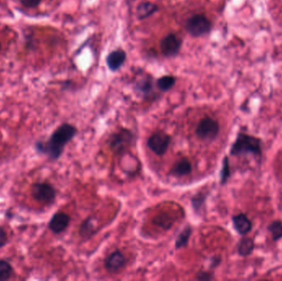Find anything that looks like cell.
<instances>
[{
  "mask_svg": "<svg viewBox=\"0 0 282 281\" xmlns=\"http://www.w3.org/2000/svg\"><path fill=\"white\" fill-rule=\"evenodd\" d=\"M77 134V129L72 125L64 123L52 133L47 141H37L35 149L39 154L47 156L51 161H57L63 153L66 144Z\"/></svg>",
  "mask_w": 282,
  "mask_h": 281,
  "instance_id": "obj_1",
  "label": "cell"
},
{
  "mask_svg": "<svg viewBox=\"0 0 282 281\" xmlns=\"http://www.w3.org/2000/svg\"><path fill=\"white\" fill-rule=\"evenodd\" d=\"M230 153L232 156L253 155L262 157V141L253 135L239 133Z\"/></svg>",
  "mask_w": 282,
  "mask_h": 281,
  "instance_id": "obj_2",
  "label": "cell"
},
{
  "mask_svg": "<svg viewBox=\"0 0 282 281\" xmlns=\"http://www.w3.org/2000/svg\"><path fill=\"white\" fill-rule=\"evenodd\" d=\"M197 279L199 280H210L213 279L212 275L207 272H201L197 275Z\"/></svg>",
  "mask_w": 282,
  "mask_h": 281,
  "instance_id": "obj_25",
  "label": "cell"
},
{
  "mask_svg": "<svg viewBox=\"0 0 282 281\" xmlns=\"http://www.w3.org/2000/svg\"><path fill=\"white\" fill-rule=\"evenodd\" d=\"M126 59H127V54L125 51L122 50H115V51L111 52V54L107 57L106 63L110 70L116 71L122 67Z\"/></svg>",
  "mask_w": 282,
  "mask_h": 281,
  "instance_id": "obj_12",
  "label": "cell"
},
{
  "mask_svg": "<svg viewBox=\"0 0 282 281\" xmlns=\"http://www.w3.org/2000/svg\"><path fill=\"white\" fill-rule=\"evenodd\" d=\"M14 274V268L6 260H0V281L11 279Z\"/></svg>",
  "mask_w": 282,
  "mask_h": 281,
  "instance_id": "obj_18",
  "label": "cell"
},
{
  "mask_svg": "<svg viewBox=\"0 0 282 281\" xmlns=\"http://www.w3.org/2000/svg\"><path fill=\"white\" fill-rule=\"evenodd\" d=\"M158 87L160 90L166 92L173 88V86L175 84V78L172 76H163L161 79H158Z\"/></svg>",
  "mask_w": 282,
  "mask_h": 281,
  "instance_id": "obj_21",
  "label": "cell"
},
{
  "mask_svg": "<svg viewBox=\"0 0 282 281\" xmlns=\"http://www.w3.org/2000/svg\"><path fill=\"white\" fill-rule=\"evenodd\" d=\"M219 125L215 120L205 117L199 122L196 134L201 140H213L218 136Z\"/></svg>",
  "mask_w": 282,
  "mask_h": 281,
  "instance_id": "obj_5",
  "label": "cell"
},
{
  "mask_svg": "<svg viewBox=\"0 0 282 281\" xmlns=\"http://www.w3.org/2000/svg\"><path fill=\"white\" fill-rule=\"evenodd\" d=\"M157 9H158V7L152 3H142L137 8L138 18L140 19H145L148 17L151 16L152 14L157 11Z\"/></svg>",
  "mask_w": 282,
  "mask_h": 281,
  "instance_id": "obj_16",
  "label": "cell"
},
{
  "mask_svg": "<svg viewBox=\"0 0 282 281\" xmlns=\"http://www.w3.org/2000/svg\"><path fill=\"white\" fill-rule=\"evenodd\" d=\"M70 216L64 212H57L50 218L48 227L54 234H60L66 231L70 223Z\"/></svg>",
  "mask_w": 282,
  "mask_h": 281,
  "instance_id": "obj_8",
  "label": "cell"
},
{
  "mask_svg": "<svg viewBox=\"0 0 282 281\" xmlns=\"http://www.w3.org/2000/svg\"><path fill=\"white\" fill-rule=\"evenodd\" d=\"M233 225L238 234L246 236L253 230V223L248 216L243 213L232 217Z\"/></svg>",
  "mask_w": 282,
  "mask_h": 281,
  "instance_id": "obj_10",
  "label": "cell"
},
{
  "mask_svg": "<svg viewBox=\"0 0 282 281\" xmlns=\"http://www.w3.org/2000/svg\"><path fill=\"white\" fill-rule=\"evenodd\" d=\"M96 223L93 220V218H88L82 223L80 229H79V234L81 237L84 239H89L93 236V234H96Z\"/></svg>",
  "mask_w": 282,
  "mask_h": 281,
  "instance_id": "obj_15",
  "label": "cell"
},
{
  "mask_svg": "<svg viewBox=\"0 0 282 281\" xmlns=\"http://www.w3.org/2000/svg\"><path fill=\"white\" fill-rule=\"evenodd\" d=\"M182 41L174 34H170L162 39L160 43V49L165 57H174L180 50Z\"/></svg>",
  "mask_w": 282,
  "mask_h": 281,
  "instance_id": "obj_9",
  "label": "cell"
},
{
  "mask_svg": "<svg viewBox=\"0 0 282 281\" xmlns=\"http://www.w3.org/2000/svg\"><path fill=\"white\" fill-rule=\"evenodd\" d=\"M9 238H8L7 233L2 226H0V249L7 244Z\"/></svg>",
  "mask_w": 282,
  "mask_h": 281,
  "instance_id": "obj_23",
  "label": "cell"
},
{
  "mask_svg": "<svg viewBox=\"0 0 282 281\" xmlns=\"http://www.w3.org/2000/svg\"><path fill=\"white\" fill-rule=\"evenodd\" d=\"M186 28L192 36H201L210 32L211 23L203 15H195L188 19Z\"/></svg>",
  "mask_w": 282,
  "mask_h": 281,
  "instance_id": "obj_6",
  "label": "cell"
},
{
  "mask_svg": "<svg viewBox=\"0 0 282 281\" xmlns=\"http://www.w3.org/2000/svg\"><path fill=\"white\" fill-rule=\"evenodd\" d=\"M126 262H127L126 257L123 253L120 251H115L108 256H106L104 265L106 270L111 272H116L121 270L124 266Z\"/></svg>",
  "mask_w": 282,
  "mask_h": 281,
  "instance_id": "obj_11",
  "label": "cell"
},
{
  "mask_svg": "<svg viewBox=\"0 0 282 281\" xmlns=\"http://www.w3.org/2000/svg\"><path fill=\"white\" fill-rule=\"evenodd\" d=\"M171 143V137L170 135L158 131L154 133L149 138L147 144L149 149L158 156H162L167 152Z\"/></svg>",
  "mask_w": 282,
  "mask_h": 281,
  "instance_id": "obj_7",
  "label": "cell"
},
{
  "mask_svg": "<svg viewBox=\"0 0 282 281\" xmlns=\"http://www.w3.org/2000/svg\"><path fill=\"white\" fill-rule=\"evenodd\" d=\"M192 233V230L191 227H186L183 231L181 232L179 237L177 238L176 243H175L176 249L185 248L186 246L188 245Z\"/></svg>",
  "mask_w": 282,
  "mask_h": 281,
  "instance_id": "obj_17",
  "label": "cell"
},
{
  "mask_svg": "<svg viewBox=\"0 0 282 281\" xmlns=\"http://www.w3.org/2000/svg\"><path fill=\"white\" fill-rule=\"evenodd\" d=\"M192 171L191 162L188 159H182L177 162L175 166L172 169V174L176 177H184L189 175Z\"/></svg>",
  "mask_w": 282,
  "mask_h": 281,
  "instance_id": "obj_14",
  "label": "cell"
},
{
  "mask_svg": "<svg viewBox=\"0 0 282 281\" xmlns=\"http://www.w3.org/2000/svg\"><path fill=\"white\" fill-rule=\"evenodd\" d=\"M267 231L271 234V238L275 242L282 239V222L274 220L267 226Z\"/></svg>",
  "mask_w": 282,
  "mask_h": 281,
  "instance_id": "obj_19",
  "label": "cell"
},
{
  "mask_svg": "<svg viewBox=\"0 0 282 281\" xmlns=\"http://www.w3.org/2000/svg\"><path fill=\"white\" fill-rule=\"evenodd\" d=\"M254 248H255L254 241L249 237L244 236L237 244L238 253L240 256H244V257L250 256L254 251Z\"/></svg>",
  "mask_w": 282,
  "mask_h": 281,
  "instance_id": "obj_13",
  "label": "cell"
},
{
  "mask_svg": "<svg viewBox=\"0 0 282 281\" xmlns=\"http://www.w3.org/2000/svg\"><path fill=\"white\" fill-rule=\"evenodd\" d=\"M31 193L37 202L51 205L57 198V191L47 182H35L32 186Z\"/></svg>",
  "mask_w": 282,
  "mask_h": 281,
  "instance_id": "obj_3",
  "label": "cell"
},
{
  "mask_svg": "<svg viewBox=\"0 0 282 281\" xmlns=\"http://www.w3.org/2000/svg\"><path fill=\"white\" fill-rule=\"evenodd\" d=\"M231 166H230V161L227 156L224 157L222 164L221 172H220V184L225 185L231 178Z\"/></svg>",
  "mask_w": 282,
  "mask_h": 281,
  "instance_id": "obj_20",
  "label": "cell"
},
{
  "mask_svg": "<svg viewBox=\"0 0 282 281\" xmlns=\"http://www.w3.org/2000/svg\"><path fill=\"white\" fill-rule=\"evenodd\" d=\"M135 135L129 130H121L119 132L111 135L109 139V145L116 153H122L133 144Z\"/></svg>",
  "mask_w": 282,
  "mask_h": 281,
  "instance_id": "obj_4",
  "label": "cell"
},
{
  "mask_svg": "<svg viewBox=\"0 0 282 281\" xmlns=\"http://www.w3.org/2000/svg\"><path fill=\"white\" fill-rule=\"evenodd\" d=\"M0 49H1V45H0Z\"/></svg>",
  "mask_w": 282,
  "mask_h": 281,
  "instance_id": "obj_26",
  "label": "cell"
},
{
  "mask_svg": "<svg viewBox=\"0 0 282 281\" xmlns=\"http://www.w3.org/2000/svg\"><path fill=\"white\" fill-rule=\"evenodd\" d=\"M205 198H206L205 195L202 193H199L198 195L195 196L192 199V206H193L196 211H198V210L201 209V207H202L204 203H205Z\"/></svg>",
  "mask_w": 282,
  "mask_h": 281,
  "instance_id": "obj_22",
  "label": "cell"
},
{
  "mask_svg": "<svg viewBox=\"0 0 282 281\" xmlns=\"http://www.w3.org/2000/svg\"><path fill=\"white\" fill-rule=\"evenodd\" d=\"M41 0H20V2L27 8H35L41 3Z\"/></svg>",
  "mask_w": 282,
  "mask_h": 281,
  "instance_id": "obj_24",
  "label": "cell"
}]
</instances>
